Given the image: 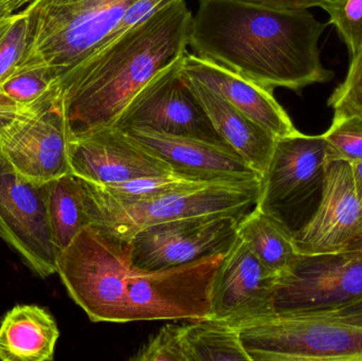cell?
Returning <instances> with one entry per match:
<instances>
[{
  "label": "cell",
  "instance_id": "cell-8",
  "mask_svg": "<svg viewBox=\"0 0 362 361\" xmlns=\"http://www.w3.org/2000/svg\"><path fill=\"white\" fill-rule=\"evenodd\" d=\"M70 141L71 131L59 99L0 122V153L17 173L34 184L71 174Z\"/></svg>",
  "mask_w": 362,
  "mask_h": 361
},
{
  "label": "cell",
  "instance_id": "cell-3",
  "mask_svg": "<svg viewBox=\"0 0 362 361\" xmlns=\"http://www.w3.org/2000/svg\"><path fill=\"white\" fill-rule=\"evenodd\" d=\"M192 16L185 0L163 6L57 84L71 137L114 126L136 95L187 52Z\"/></svg>",
  "mask_w": 362,
  "mask_h": 361
},
{
  "label": "cell",
  "instance_id": "cell-1",
  "mask_svg": "<svg viewBox=\"0 0 362 361\" xmlns=\"http://www.w3.org/2000/svg\"><path fill=\"white\" fill-rule=\"evenodd\" d=\"M223 256L148 271L132 263L124 241L88 226L59 254L57 273L93 322L196 321L212 317L213 281Z\"/></svg>",
  "mask_w": 362,
  "mask_h": 361
},
{
  "label": "cell",
  "instance_id": "cell-10",
  "mask_svg": "<svg viewBox=\"0 0 362 361\" xmlns=\"http://www.w3.org/2000/svg\"><path fill=\"white\" fill-rule=\"evenodd\" d=\"M240 220L227 214L182 218L144 227L124 242L135 266L172 268L227 254L238 237Z\"/></svg>",
  "mask_w": 362,
  "mask_h": 361
},
{
  "label": "cell",
  "instance_id": "cell-17",
  "mask_svg": "<svg viewBox=\"0 0 362 361\" xmlns=\"http://www.w3.org/2000/svg\"><path fill=\"white\" fill-rule=\"evenodd\" d=\"M181 71L187 78L218 93L274 137H287L299 133L291 117L276 101L272 89L266 88L194 53H185Z\"/></svg>",
  "mask_w": 362,
  "mask_h": 361
},
{
  "label": "cell",
  "instance_id": "cell-19",
  "mask_svg": "<svg viewBox=\"0 0 362 361\" xmlns=\"http://www.w3.org/2000/svg\"><path fill=\"white\" fill-rule=\"evenodd\" d=\"M59 337L57 321L46 309L16 305L0 326V360H52Z\"/></svg>",
  "mask_w": 362,
  "mask_h": 361
},
{
  "label": "cell",
  "instance_id": "cell-14",
  "mask_svg": "<svg viewBox=\"0 0 362 361\" xmlns=\"http://www.w3.org/2000/svg\"><path fill=\"white\" fill-rule=\"evenodd\" d=\"M362 228V203L357 196L351 165L325 163L320 201L305 224L293 233L302 256L340 254Z\"/></svg>",
  "mask_w": 362,
  "mask_h": 361
},
{
  "label": "cell",
  "instance_id": "cell-35",
  "mask_svg": "<svg viewBox=\"0 0 362 361\" xmlns=\"http://www.w3.org/2000/svg\"><path fill=\"white\" fill-rule=\"evenodd\" d=\"M33 1L34 0H0V4H6V6H8L15 13L23 10V8H25V6H29Z\"/></svg>",
  "mask_w": 362,
  "mask_h": 361
},
{
  "label": "cell",
  "instance_id": "cell-11",
  "mask_svg": "<svg viewBox=\"0 0 362 361\" xmlns=\"http://www.w3.org/2000/svg\"><path fill=\"white\" fill-rule=\"evenodd\" d=\"M183 57L159 72L136 95L114 126L152 129L227 146L181 71Z\"/></svg>",
  "mask_w": 362,
  "mask_h": 361
},
{
  "label": "cell",
  "instance_id": "cell-33",
  "mask_svg": "<svg viewBox=\"0 0 362 361\" xmlns=\"http://www.w3.org/2000/svg\"><path fill=\"white\" fill-rule=\"evenodd\" d=\"M340 254L362 261V228Z\"/></svg>",
  "mask_w": 362,
  "mask_h": 361
},
{
  "label": "cell",
  "instance_id": "cell-7",
  "mask_svg": "<svg viewBox=\"0 0 362 361\" xmlns=\"http://www.w3.org/2000/svg\"><path fill=\"white\" fill-rule=\"evenodd\" d=\"M327 161V143L322 135L308 136L299 131L278 138L262 176L255 207L295 233L320 201Z\"/></svg>",
  "mask_w": 362,
  "mask_h": 361
},
{
  "label": "cell",
  "instance_id": "cell-31",
  "mask_svg": "<svg viewBox=\"0 0 362 361\" xmlns=\"http://www.w3.org/2000/svg\"><path fill=\"white\" fill-rule=\"evenodd\" d=\"M319 313L329 314V315L339 318L344 321L362 326V299L346 305H342L337 309H331V311L319 312Z\"/></svg>",
  "mask_w": 362,
  "mask_h": 361
},
{
  "label": "cell",
  "instance_id": "cell-22",
  "mask_svg": "<svg viewBox=\"0 0 362 361\" xmlns=\"http://www.w3.org/2000/svg\"><path fill=\"white\" fill-rule=\"evenodd\" d=\"M191 361H251L243 347L240 330L227 320H196L185 326Z\"/></svg>",
  "mask_w": 362,
  "mask_h": 361
},
{
  "label": "cell",
  "instance_id": "cell-25",
  "mask_svg": "<svg viewBox=\"0 0 362 361\" xmlns=\"http://www.w3.org/2000/svg\"><path fill=\"white\" fill-rule=\"evenodd\" d=\"M28 38L29 19L23 10L0 19V88L23 63Z\"/></svg>",
  "mask_w": 362,
  "mask_h": 361
},
{
  "label": "cell",
  "instance_id": "cell-34",
  "mask_svg": "<svg viewBox=\"0 0 362 361\" xmlns=\"http://www.w3.org/2000/svg\"><path fill=\"white\" fill-rule=\"evenodd\" d=\"M352 170L353 182H354L355 190L357 196L362 203V160L350 163Z\"/></svg>",
  "mask_w": 362,
  "mask_h": 361
},
{
  "label": "cell",
  "instance_id": "cell-28",
  "mask_svg": "<svg viewBox=\"0 0 362 361\" xmlns=\"http://www.w3.org/2000/svg\"><path fill=\"white\" fill-rule=\"evenodd\" d=\"M132 361H191L185 326L167 324L131 358Z\"/></svg>",
  "mask_w": 362,
  "mask_h": 361
},
{
  "label": "cell",
  "instance_id": "cell-16",
  "mask_svg": "<svg viewBox=\"0 0 362 361\" xmlns=\"http://www.w3.org/2000/svg\"><path fill=\"white\" fill-rule=\"evenodd\" d=\"M121 131L180 175L206 182L262 179V176L230 146L148 129L129 127Z\"/></svg>",
  "mask_w": 362,
  "mask_h": 361
},
{
  "label": "cell",
  "instance_id": "cell-24",
  "mask_svg": "<svg viewBox=\"0 0 362 361\" xmlns=\"http://www.w3.org/2000/svg\"><path fill=\"white\" fill-rule=\"evenodd\" d=\"M2 89L25 110L40 107L57 99L54 81L48 70L40 66L19 67Z\"/></svg>",
  "mask_w": 362,
  "mask_h": 361
},
{
  "label": "cell",
  "instance_id": "cell-20",
  "mask_svg": "<svg viewBox=\"0 0 362 361\" xmlns=\"http://www.w3.org/2000/svg\"><path fill=\"white\" fill-rule=\"evenodd\" d=\"M238 237L248 244L266 268L278 276L300 256L293 233L257 207L240 218Z\"/></svg>",
  "mask_w": 362,
  "mask_h": 361
},
{
  "label": "cell",
  "instance_id": "cell-9",
  "mask_svg": "<svg viewBox=\"0 0 362 361\" xmlns=\"http://www.w3.org/2000/svg\"><path fill=\"white\" fill-rule=\"evenodd\" d=\"M0 239L37 277L57 273L59 249L48 214L47 184L29 182L0 153Z\"/></svg>",
  "mask_w": 362,
  "mask_h": 361
},
{
  "label": "cell",
  "instance_id": "cell-15",
  "mask_svg": "<svg viewBox=\"0 0 362 361\" xmlns=\"http://www.w3.org/2000/svg\"><path fill=\"white\" fill-rule=\"evenodd\" d=\"M276 277L246 242L236 237L213 281L211 318L238 324L272 313Z\"/></svg>",
  "mask_w": 362,
  "mask_h": 361
},
{
  "label": "cell",
  "instance_id": "cell-18",
  "mask_svg": "<svg viewBox=\"0 0 362 361\" xmlns=\"http://www.w3.org/2000/svg\"><path fill=\"white\" fill-rule=\"evenodd\" d=\"M187 80L221 140L263 176L278 138L234 107L216 91L197 81L189 78Z\"/></svg>",
  "mask_w": 362,
  "mask_h": 361
},
{
  "label": "cell",
  "instance_id": "cell-27",
  "mask_svg": "<svg viewBox=\"0 0 362 361\" xmlns=\"http://www.w3.org/2000/svg\"><path fill=\"white\" fill-rule=\"evenodd\" d=\"M346 45L351 59L362 50V0H329L322 6Z\"/></svg>",
  "mask_w": 362,
  "mask_h": 361
},
{
  "label": "cell",
  "instance_id": "cell-13",
  "mask_svg": "<svg viewBox=\"0 0 362 361\" xmlns=\"http://www.w3.org/2000/svg\"><path fill=\"white\" fill-rule=\"evenodd\" d=\"M69 162L71 174L98 186L175 173L165 161L115 126L72 136Z\"/></svg>",
  "mask_w": 362,
  "mask_h": 361
},
{
  "label": "cell",
  "instance_id": "cell-12",
  "mask_svg": "<svg viewBox=\"0 0 362 361\" xmlns=\"http://www.w3.org/2000/svg\"><path fill=\"white\" fill-rule=\"evenodd\" d=\"M362 299V261L344 254L302 256L276 277L272 309L325 312Z\"/></svg>",
  "mask_w": 362,
  "mask_h": 361
},
{
  "label": "cell",
  "instance_id": "cell-26",
  "mask_svg": "<svg viewBox=\"0 0 362 361\" xmlns=\"http://www.w3.org/2000/svg\"><path fill=\"white\" fill-rule=\"evenodd\" d=\"M327 161L353 163L362 160V117L334 114L329 129L323 134Z\"/></svg>",
  "mask_w": 362,
  "mask_h": 361
},
{
  "label": "cell",
  "instance_id": "cell-36",
  "mask_svg": "<svg viewBox=\"0 0 362 361\" xmlns=\"http://www.w3.org/2000/svg\"><path fill=\"white\" fill-rule=\"evenodd\" d=\"M13 13L14 12L8 6H6V4H0V19L4 18L8 15L13 14Z\"/></svg>",
  "mask_w": 362,
  "mask_h": 361
},
{
  "label": "cell",
  "instance_id": "cell-4",
  "mask_svg": "<svg viewBox=\"0 0 362 361\" xmlns=\"http://www.w3.org/2000/svg\"><path fill=\"white\" fill-rule=\"evenodd\" d=\"M133 1L34 0L23 8L29 38L19 67L46 68L57 91L66 76L110 42Z\"/></svg>",
  "mask_w": 362,
  "mask_h": 361
},
{
  "label": "cell",
  "instance_id": "cell-32",
  "mask_svg": "<svg viewBox=\"0 0 362 361\" xmlns=\"http://www.w3.org/2000/svg\"><path fill=\"white\" fill-rule=\"evenodd\" d=\"M23 110L25 108L21 107L4 89L0 88V122L12 118Z\"/></svg>",
  "mask_w": 362,
  "mask_h": 361
},
{
  "label": "cell",
  "instance_id": "cell-29",
  "mask_svg": "<svg viewBox=\"0 0 362 361\" xmlns=\"http://www.w3.org/2000/svg\"><path fill=\"white\" fill-rule=\"evenodd\" d=\"M327 105L334 114L362 117V50L351 59L348 73L327 100Z\"/></svg>",
  "mask_w": 362,
  "mask_h": 361
},
{
  "label": "cell",
  "instance_id": "cell-5",
  "mask_svg": "<svg viewBox=\"0 0 362 361\" xmlns=\"http://www.w3.org/2000/svg\"><path fill=\"white\" fill-rule=\"evenodd\" d=\"M81 180L90 226L125 241L144 227L182 218L214 214L242 218L257 206L262 179L211 182L199 188L138 201L112 199L95 184Z\"/></svg>",
  "mask_w": 362,
  "mask_h": 361
},
{
  "label": "cell",
  "instance_id": "cell-30",
  "mask_svg": "<svg viewBox=\"0 0 362 361\" xmlns=\"http://www.w3.org/2000/svg\"><path fill=\"white\" fill-rule=\"evenodd\" d=\"M245 1L266 6V8H276V10L302 11L316 8V6L322 8V6L329 0H245Z\"/></svg>",
  "mask_w": 362,
  "mask_h": 361
},
{
  "label": "cell",
  "instance_id": "cell-21",
  "mask_svg": "<svg viewBox=\"0 0 362 361\" xmlns=\"http://www.w3.org/2000/svg\"><path fill=\"white\" fill-rule=\"evenodd\" d=\"M47 191L49 220L61 254L83 229L91 225L85 203L84 188L80 178L67 174L47 182Z\"/></svg>",
  "mask_w": 362,
  "mask_h": 361
},
{
  "label": "cell",
  "instance_id": "cell-6",
  "mask_svg": "<svg viewBox=\"0 0 362 361\" xmlns=\"http://www.w3.org/2000/svg\"><path fill=\"white\" fill-rule=\"evenodd\" d=\"M251 361H362V326L319 312H272L236 324Z\"/></svg>",
  "mask_w": 362,
  "mask_h": 361
},
{
  "label": "cell",
  "instance_id": "cell-23",
  "mask_svg": "<svg viewBox=\"0 0 362 361\" xmlns=\"http://www.w3.org/2000/svg\"><path fill=\"white\" fill-rule=\"evenodd\" d=\"M211 182L206 180L187 177L178 173L167 175L148 176V177L136 178L123 184L112 186H98V190L103 194L120 201H138V199H151L158 195L178 191L191 190L206 186Z\"/></svg>",
  "mask_w": 362,
  "mask_h": 361
},
{
  "label": "cell",
  "instance_id": "cell-2",
  "mask_svg": "<svg viewBox=\"0 0 362 361\" xmlns=\"http://www.w3.org/2000/svg\"><path fill=\"white\" fill-rule=\"evenodd\" d=\"M325 25L308 10H276L245 0H198L189 46L197 57L266 88L299 93L333 78L319 49Z\"/></svg>",
  "mask_w": 362,
  "mask_h": 361
}]
</instances>
